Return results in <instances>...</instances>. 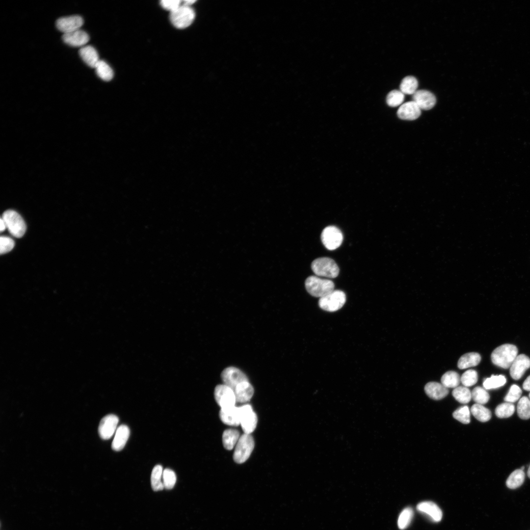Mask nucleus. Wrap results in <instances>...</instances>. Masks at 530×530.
<instances>
[{
	"label": "nucleus",
	"instance_id": "18",
	"mask_svg": "<svg viewBox=\"0 0 530 530\" xmlns=\"http://www.w3.org/2000/svg\"><path fill=\"white\" fill-rule=\"evenodd\" d=\"M63 41L67 44L73 47H82L89 40L88 34L84 31L78 29L73 32L63 34Z\"/></svg>",
	"mask_w": 530,
	"mask_h": 530
},
{
	"label": "nucleus",
	"instance_id": "47",
	"mask_svg": "<svg viewBox=\"0 0 530 530\" xmlns=\"http://www.w3.org/2000/svg\"><path fill=\"white\" fill-rule=\"evenodd\" d=\"M195 2H196V0H186L183 1V4L190 6V5H191L192 4H193V3H194Z\"/></svg>",
	"mask_w": 530,
	"mask_h": 530
},
{
	"label": "nucleus",
	"instance_id": "25",
	"mask_svg": "<svg viewBox=\"0 0 530 530\" xmlns=\"http://www.w3.org/2000/svg\"><path fill=\"white\" fill-rule=\"evenodd\" d=\"M240 437V434L237 430L228 429L225 430L222 435L224 447L228 450H232L236 446Z\"/></svg>",
	"mask_w": 530,
	"mask_h": 530
},
{
	"label": "nucleus",
	"instance_id": "45",
	"mask_svg": "<svg viewBox=\"0 0 530 530\" xmlns=\"http://www.w3.org/2000/svg\"><path fill=\"white\" fill-rule=\"evenodd\" d=\"M523 388L525 390L530 391V375L524 381L523 384Z\"/></svg>",
	"mask_w": 530,
	"mask_h": 530
},
{
	"label": "nucleus",
	"instance_id": "43",
	"mask_svg": "<svg viewBox=\"0 0 530 530\" xmlns=\"http://www.w3.org/2000/svg\"><path fill=\"white\" fill-rule=\"evenodd\" d=\"M14 240L9 237L1 236L0 238V254H5L10 251L14 246Z\"/></svg>",
	"mask_w": 530,
	"mask_h": 530
},
{
	"label": "nucleus",
	"instance_id": "48",
	"mask_svg": "<svg viewBox=\"0 0 530 530\" xmlns=\"http://www.w3.org/2000/svg\"><path fill=\"white\" fill-rule=\"evenodd\" d=\"M527 474H528V476L530 478V465L529 468L528 469Z\"/></svg>",
	"mask_w": 530,
	"mask_h": 530
},
{
	"label": "nucleus",
	"instance_id": "38",
	"mask_svg": "<svg viewBox=\"0 0 530 530\" xmlns=\"http://www.w3.org/2000/svg\"><path fill=\"white\" fill-rule=\"evenodd\" d=\"M404 98V94L400 90H393L388 94L386 102L389 106L396 107L402 103Z\"/></svg>",
	"mask_w": 530,
	"mask_h": 530
},
{
	"label": "nucleus",
	"instance_id": "23",
	"mask_svg": "<svg viewBox=\"0 0 530 530\" xmlns=\"http://www.w3.org/2000/svg\"><path fill=\"white\" fill-rule=\"evenodd\" d=\"M79 54L83 61L91 68H95L100 60L97 51L90 45L81 47Z\"/></svg>",
	"mask_w": 530,
	"mask_h": 530
},
{
	"label": "nucleus",
	"instance_id": "4",
	"mask_svg": "<svg viewBox=\"0 0 530 530\" xmlns=\"http://www.w3.org/2000/svg\"><path fill=\"white\" fill-rule=\"evenodd\" d=\"M195 16L194 11L190 6L182 4L176 9L170 12L169 18L174 26L182 29L189 26Z\"/></svg>",
	"mask_w": 530,
	"mask_h": 530
},
{
	"label": "nucleus",
	"instance_id": "44",
	"mask_svg": "<svg viewBox=\"0 0 530 530\" xmlns=\"http://www.w3.org/2000/svg\"><path fill=\"white\" fill-rule=\"evenodd\" d=\"M182 1L180 0H162L160 1V5L165 9L171 12L178 8Z\"/></svg>",
	"mask_w": 530,
	"mask_h": 530
},
{
	"label": "nucleus",
	"instance_id": "15",
	"mask_svg": "<svg viewBox=\"0 0 530 530\" xmlns=\"http://www.w3.org/2000/svg\"><path fill=\"white\" fill-rule=\"evenodd\" d=\"M530 368V359L525 354L517 355L510 367V375L516 380L520 379Z\"/></svg>",
	"mask_w": 530,
	"mask_h": 530
},
{
	"label": "nucleus",
	"instance_id": "2",
	"mask_svg": "<svg viewBox=\"0 0 530 530\" xmlns=\"http://www.w3.org/2000/svg\"><path fill=\"white\" fill-rule=\"evenodd\" d=\"M307 292L312 296L321 298L334 290V284L328 279H321L317 276H311L305 282Z\"/></svg>",
	"mask_w": 530,
	"mask_h": 530
},
{
	"label": "nucleus",
	"instance_id": "3",
	"mask_svg": "<svg viewBox=\"0 0 530 530\" xmlns=\"http://www.w3.org/2000/svg\"><path fill=\"white\" fill-rule=\"evenodd\" d=\"M311 268L318 276L334 278L338 276L339 268L332 259L321 257L315 259L311 264Z\"/></svg>",
	"mask_w": 530,
	"mask_h": 530
},
{
	"label": "nucleus",
	"instance_id": "14",
	"mask_svg": "<svg viewBox=\"0 0 530 530\" xmlns=\"http://www.w3.org/2000/svg\"><path fill=\"white\" fill-rule=\"evenodd\" d=\"M417 509L432 522H439L442 518L443 513L441 509L432 502H421L417 504Z\"/></svg>",
	"mask_w": 530,
	"mask_h": 530
},
{
	"label": "nucleus",
	"instance_id": "21",
	"mask_svg": "<svg viewBox=\"0 0 530 530\" xmlns=\"http://www.w3.org/2000/svg\"><path fill=\"white\" fill-rule=\"evenodd\" d=\"M424 391L429 398L434 400L441 399L449 394L447 388L436 382L427 383L424 387Z\"/></svg>",
	"mask_w": 530,
	"mask_h": 530
},
{
	"label": "nucleus",
	"instance_id": "9",
	"mask_svg": "<svg viewBox=\"0 0 530 530\" xmlns=\"http://www.w3.org/2000/svg\"><path fill=\"white\" fill-rule=\"evenodd\" d=\"M321 239L323 244L327 249L333 250L341 245L343 236L338 228L334 226H329L323 230Z\"/></svg>",
	"mask_w": 530,
	"mask_h": 530
},
{
	"label": "nucleus",
	"instance_id": "32",
	"mask_svg": "<svg viewBox=\"0 0 530 530\" xmlns=\"http://www.w3.org/2000/svg\"><path fill=\"white\" fill-rule=\"evenodd\" d=\"M452 394L457 401L462 404L468 403L472 398L471 392L465 386L457 387L454 389Z\"/></svg>",
	"mask_w": 530,
	"mask_h": 530
},
{
	"label": "nucleus",
	"instance_id": "26",
	"mask_svg": "<svg viewBox=\"0 0 530 530\" xmlns=\"http://www.w3.org/2000/svg\"><path fill=\"white\" fill-rule=\"evenodd\" d=\"M162 467L157 465L153 468L151 476V484L155 491L162 490L164 488L162 481Z\"/></svg>",
	"mask_w": 530,
	"mask_h": 530
},
{
	"label": "nucleus",
	"instance_id": "41",
	"mask_svg": "<svg viewBox=\"0 0 530 530\" xmlns=\"http://www.w3.org/2000/svg\"><path fill=\"white\" fill-rule=\"evenodd\" d=\"M162 481L165 489H171L173 488L176 481V476L175 472L169 469H164L163 471Z\"/></svg>",
	"mask_w": 530,
	"mask_h": 530
},
{
	"label": "nucleus",
	"instance_id": "22",
	"mask_svg": "<svg viewBox=\"0 0 530 530\" xmlns=\"http://www.w3.org/2000/svg\"><path fill=\"white\" fill-rule=\"evenodd\" d=\"M236 401L239 403L248 401L254 394V388L249 381H245L238 385L234 390Z\"/></svg>",
	"mask_w": 530,
	"mask_h": 530
},
{
	"label": "nucleus",
	"instance_id": "36",
	"mask_svg": "<svg viewBox=\"0 0 530 530\" xmlns=\"http://www.w3.org/2000/svg\"><path fill=\"white\" fill-rule=\"evenodd\" d=\"M515 411L512 403L505 402L498 405L495 409V414L499 418H506L511 416Z\"/></svg>",
	"mask_w": 530,
	"mask_h": 530
},
{
	"label": "nucleus",
	"instance_id": "40",
	"mask_svg": "<svg viewBox=\"0 0 530 530\" xmlns=\"http://www.w3.org/2000/svg\"><path fill=\"white\" fill-rule=\"evenodd\" d=\"M477 372L474 370H467L460 377L462 384L466 387L475 385L477 382Z\"/></svg>",
	"mask_w": 530,
	"mask_h": 530
},
{
	"label": "nucleus",
	"instance_id": "10",
	"mask_svg": "<svg viewBox=\"0 0 530 530\" xmlns=\"http://www.w3.org/2000/svg\"><path fill=\"white\" fill-rule=\"evenodd\" d=\"M240 424L244 433L250 434L256 428L258 419L251 405L246 404L240 407Z\"/></svg>",
	"mask_w": 530,
	"mask_h": 530
},
{
	"label": "nucleus",
	"instance_id": "46",
	"mask_svg": "<svg viewBox=\"0 0 530 530\" xmlns=\"http://www.w3.org/2000/svg\"><path fill=\"white\" fill-rule=\"evenodd\" d=\"M6 226L5 223L2 218L0 220V231L2 232L6 229Z\"/></svg>",
	"mask_w": 530,
	"mask_h": 530
},
{
	"label": "nucleus",
	"instance_id": "37",
	"mask_svg": "<svg viewBox=\"0 0 530 530\" xmlns=\"http://www.w3.org/2000/svg\"><path fill=\"white\" fill-rule=\"evenodd\" d=\"M472 398L477 403L484 404L488 402L490 396L486 390L481 387H475L471 392Z\"/></svg>",
	"mask_w": 530,
	"mask_h": 530
},
{
	"label": "nucleus",
	"instance_id": "33",
	"mask_svg": "<svg viewBox=\"0 0 530 530\" xmlns=\"http://www.w3.org/2000/svg\"><path fill=\"white\" fill-rule=\"evenodd\" d=\"M506 382V379L503 375H492L490 377L486 378L483 386L487 390L496 389L504 386Z\"/></svg>",
	"mask_w": 530,
	"mask_h": 530
},
{
	"label": "nucleus",
	"instance_id": "8",
	"mask_svg": "<svg viewBox=\"0 0 530 530\" xmlns=\"http://www.w3.org/2000/svg\"><path fill=\"white\" fill-rule=\"evenodd\" d=\"M217 403L221 409H226L235 406L237 402L234 391L225 384L218 385L214 391Z\"/></svg>",
	"mask_w": 530,
	"mask_h": 530
},
{
	"label": "nucleus",
	"instance_id": "30",
	"mask_svg": "<svg viewBox=\"0 0 530 530\" xmlns=\"http://www.w3.org/2000/svg\"><path fill=\"white\" fill-rule=\"evenodd\" d=\"M97 75L105 81L110 80L113 77V72L109 65L104 60H100L95 67Z\"/></svg>",
	"mask_w": 530,
	"mask_h": 530
},
{
	"label": "nucleus",
	"instance_id": "27",
	"mask_svg": "<svg viewBox=\"0 0 530 530\" xmlns=\"http://www.w3.org/2000/svg\"><path fill=\"white\" fill-rule=\"evenodd\" d=\"M525 477V474L524 471L521 469H517L509 475L506 481V485L510 489H516L522 485Z\"/></svg>",
	"mask_w": 530,
	"mask_h": 530
},
{
	"label": "nucleus",
	"instance_id": "5",
	"mask_svg": "<svg viewBox=\"0 0 530 530\" xmlns=\"http://www.w3.org/2000/svg\"><path fill=\"white\" fill-rule=\"evenodd\" d=\"M2 218L10 234L18 238L23 237L26 231V223L21 216L13 210H7Z\"/></svg>",
	"mask_w": 530,
	"mask_h": 530
},
{
	"label": "nucleus",
	"instance_id": "17",
	"mask_svg": "<svg viewBox=\"0 0 530 530\" xmlns=\"http://www.w3.org/2000/svg\"><path fill=\"white\" fill-rule=\"evenodd\" d=\"M421 109L413 101L402 104L398 110V116L401 119L414 120L421 115Z\"/></svg>",
	"mask_w": 530,
	"mask_h": 530
},
{
	"label": "nucleus",
	"instance_id": "7",
	"mask_svg": "<svg viewBox=\"0 0 530 530\" xmlns=\"http://www.w3.org/2000/svg\"><path fill=\"white\" fill-rule=\"evenodd\" d=\"M346 301V295L344 292L334 290L325 296L319 298L318 305L322 310L333 312L340 309Z\"/></svg>",
	"mask_w": 530,
	"mask_h": 530
},
{
	"label": "nucleus",
	"instance_id": "34",
	"mask_svg": "<svg viewBox=\"0 0 530 530\" xmlns=\"http://www.w3.org/2000/svg\"><path fill=\"white\" fill-rule=\"evenodd\" d=\"M414 516V511L410 507L404 508L400 513L398 520V525L399 529L404 530L406 529L411 523Z\"/></svg>",
	"mask_w": 530,
	"mask_h": 530
},
{
	"label": "nucleus",
	"instance_id": "49",
	"mask_svg": "<svg viewBox=\"0 0 530 530\" xmlns=\"http://www.w3.org/2000/svg\"><path fill=\"white\" fill-rule=\"evenodd\" d=\"M529 397H530V393L529 394Z\"/></svg>",
	"mask_w": 530,
	"mask_h": 530
},
{
	"label": "nucleus",
	"instance_id": "13",
	"mask_svg": "<svg viewBox=\"0 0 530 530\" xmlns=\"http://www.w3.org/2000/svg\"><path fill=\"white\" fill-rule=\"evenodd\" d=\"M83 24V20L79 15L64 17L56 21L57 29L63 34L70 33L80 29Z\"/></svg>",
	"mask_w": 530,
	"mask_h": 530
},
{
	"label": "nucleus",
	"instance_id": "35",
	"mask_svg": "<svg viewBox=\"0 0 530 530\" xmlns=\"http://www.w3.org/2000/svg\"><path fill=\"white\" fill-rule=\"evenodd\" d=\"M517 414L522 419L528 420L530 418V400L524 396L518 401L517 406Z\"/></svg>",
	"mask_w": 530,
	"mask_h": 530
},
{
	"label": "nucleus",
	"instance_id": "24",
	"mask_svg": "<svg viewBox=\"0 0 530 530\" xmlns=\"http://www.w3.org/2000/svg\"><path fill=\"white\" fill-rule=\"evenodd\" d=\"M481 361L480 354L477 352H469L463 355L459 359L457 366L460 369H465L477 366Z\"/></svg>",
	"mask_w": 530,
	"mask_h": 530
},
{
	"label": "nucleus",
	"instance_id": "16",
	"mask_svg": "<svg viewBox=\"0 0 530 530\" xmlns=\"http://www.w3.org/2000/svg\"><path fill=\"white\" fill-rule=\"evenodd\" d=\"M412 99L420 109L424 110L431 109L436 102L435 95L426 90H417L413 94Z\"/></svg>",
	"mask_w": 530,
	"mask_h": 530
},
{
	"label": "nucleus",
	"instance_id": "11",
	"mask_svg": "<svg viewBox=\"0 0 530 530\" xmlns=\"http://www.w3.org/2000/svg\"><path fill=\"white\" fill-rule=\"evenodd\" d=\"M221 377L224 384L233 390L240 383L248 381L247 376L239 369L234 367L225 369L221 372Z\"/></svg>",
	"mask_w": 530,
	"mask_h": 530
},
{
	"label": "nucleus",
	"instance_id": "12",
	"mask_svg": "<svg viewBox=\"0 0 530 530\" xmlns=\"http://www.w3.org/2000/svg\"><path fill=\"white\" fill-rule=\"evenodd\" d=\"M118 422V418L113 414H109L103 418L98 427L100 437L104 440L110 438L116 432Z\"/></svg>",
	"mask_w": 530,
	"mask_h": 530
},
{
	"label": "nucleus",
	"instance_id": "29",
	"mask_svg": "<svg viewBox=\"0 0 530 530\" xmlns=\"http://www.w3.org/2000/svg\"><path fill=\"white\" fill-rule=\"evenodd\" d=\"M471 412L472 415L479 421L486 422L488 421L491 418V412L487 408L482 404L476 403L471 408Z\"/></svg>",
	"mask_w": 530,
	"mask_h": 530
},
{
	"label": "nucleus",
	"instance_id": "39",
	"mask_svg": "<svg viewBox=\"0 0 530 530\" xmlns=\"http://www.w3.org/2000/svg\"><path fill=\"white\" fill-rule=\"evenodd\" d=\"M452 416L461 423L468 424L470 422V412L468 406H461L455 410Z\"/></svg>",
	"mask_w": 530,
	"mask_h": 530
},
{
	"label": "nucleus",
	"instance_id": "28",
	"mask_svg": "<svg viewBox=\"0 0 530 530\" xmlns=\"http://www.w3.org/2000/svg\"><path fill=\"white\" fill-rule=\"evenodd\" d=\"M418 82L413 76H407L403 79L400 84V91L404 94L413 95L417 91Z\"/></svg>",
	"mask_w": 530,
	"mask_h": 530
},
{
	"label": "nucleus",
	"instance_id": "42",
	"mask_svg": "<svg viewBox=\"0 0 530 530\" xmlns=\"http://www.w3.org/2000/svg\"><path fill=\"white\" fill-rule=\"evenodd\" d=\"M522 391L521 389L517 385L513 384L510 387L509 390L504 398L505 402L513 403L518 400L521 396Z\"/></svg>",
	"mask_w": 530,
	"mask_h": 530
},
{
	"label": "nucleus",
	"instance_id": "20",
	"mask_svg": "<svg viewBox=\"0 0 530 530\" xmlns=\"http://www.w3.org/2000/svg\"><path fill=\"white\" fill-rule=\"evenodd\" d=\"M130 436V429L128 426L122 424L117 427L112 442V449L120 451L125 447Z\"/></svg>",
	"mask_w": 530,
	"mask_h": 530
},
{
	"label": "nucleus",
	"instance_id": "31",
	"mask_svg": "<svg viewBox=\"0 0 530 530\" xmlns=\"http://www.w3.org/2000/svg\"><path fill=\"white\" fill-rule=\"evenodd\" d=\"M441 381V383L447 388H455L460 384V376L454 371H448L442 375Z\"/></svg>",
	"mask_w": 530,
	"mask_h": 530
},
{
	"label": "nucleus",
	"instance_id": "6",
	"mask_svg": "<svg viewBox=\"0 0 530 530\" xmlns=\"http://www.w3.org/2000/svg\"><path fill=\"white\" fill-rule=\"evenodd\" d=\"M254 441L250 434H243L237 443L233 454L234 460L237 463H243L249 457L254 448Z\"/></svg>",
	"mask_w": 530,
	"mask_h": 530
},
{
	"label": "nucleus",
	"instance_id": "19",
	"mask_svg": "<svg viewBox=\"0 0 530 530\" xmlns=\"http://www.w3.org/2000/svg\"><path fill=\"white\" fill-rule=\"evenodd\" d=\"M219 417L221 421L226 424L236 426L240 424V407L234 406L226 409H221Z\"/></svg>",
	"mask_w": 530,
	"mask_h": 530
},
{
	"label": "nucleus",
	"instance_id": "1",
	"mask_svg": "<svg viewBox=\"0 0 530 530\" xmlns=\"http://www.w3.org/2000/svg\"><path fill=\"white\" fill-rule=\"evenodd\" d=\"M518 352V348L515 345L504 344L493 350L491 355V361L495 365L507 369L511 366Z\"/></svg>",
	"mask_w": 530,
	"mask_h": 530
}]
</instances>
